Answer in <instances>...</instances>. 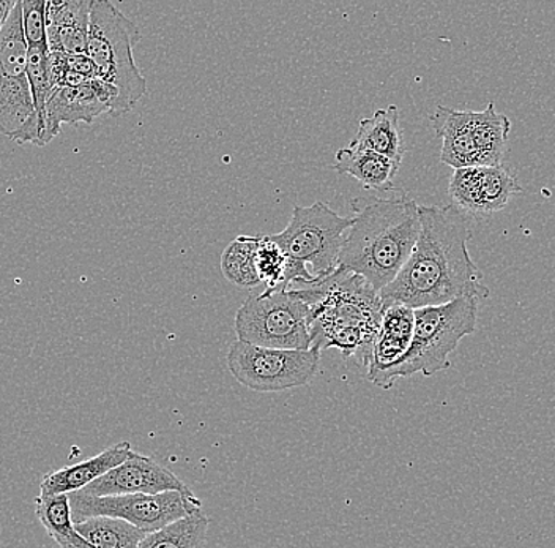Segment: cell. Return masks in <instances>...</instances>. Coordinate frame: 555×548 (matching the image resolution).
Segmentation results:
<instances>
[{"label": "cell", "mask_w": 555, "mask_h": 548, "mask_svg": "<svg viewBox=\"0 0 555 548\" xmlns=\"http://www.w3.org/2000/svg\"><path fill=\"white\" fill-rule=\"evenodd\" d=\"M418 241L397 279L380 291L382 307L399 304L416 310L461 297L486 300L489 288L468 252L466 215L453 204L418 206Z\"/></svg>", "instance_id": "obj_1"}, {"label": "cell", "mask_w": 555, "mask_h": 548, "mask_svg": "<svg viewBox=\"0 0 555 548\" xmlns=\"http://www.w3.org/2000/svg\"><path fill=\"white\" fill-rule=\"evenodd\" d=\"M352 225L338 269L363 277L377 293L397 279L420 234L418 204L405 195L350 200Z\"/></svg>", "instance_id": "obj_2"}, {"label": "cell", "mask_w": 555, "mask_h": 548, "mask_svg": "<svg viewBox=\"0 0 555 548\" xmlns=\"http://www.w3.org/2000/svg\"><path fill=\"white\" fill-rule=\"evenodd\" d=\"M312 286L311 348L319 353L336 348L346 359L359 357L364 367L370 366L384 311L379 293L363 277L341 269L315 280Z\"/></svg>", "instance_id": "obj_3"}, {"label": "cell", "mask_w": 555, "mask_h": 548, "mask_svg": "<svg viewBox=\"0 0 555 548\" xmlns=\"http://www.w3.org/2000/svg\"><path fill=\"white\" fill-rule=\"evenodd\" d=\"M139 41L137 24L114 3L92 0L86 55L95 68V78L119 92L117 116L133 110L147 92V81L133 58Z\"/></svg>", "instance_id": "obj_4"}, {"label": "cell", "mask_w": 555, "mask_h": 548, "mask_svg": "<svg viewBox=\"0 0 555 548\" xmlns=\"http://www.w3.org/2000/svg\"><path fill=\"white\" fill-rule=\"evenodd\" d=\"M477 319L478 301L474 297H461L437 307L416 308L411 348L388 373L382 390H390L398 380L416 373L433 377L450 369V354L456 352L461 340L474 334Z\"/></svg>", "instance_id": "obj_5"}, {"label": "cell", "mask_w": 555, "mask_h": 548, "mask_svg": "<svg viewBox=\"0 0 555 548\" xmlns=\"http://www.w3.org/2000/svg\"><path fill=\"white\" fill-rule=\"evenodd\" d=\"M311 304L300 286L253 294L235 315L241 342L272 349H311Z\"/></svg>", "instance_id": "obj_6"}, {"label": "cell", "mask_w": 555, "mask_h": 548, "mask_svg": "<svg viewBox=\"0 0 555 548\" xmlns=\"http://www.w3.org/2000/svg\"><path fill=\"white\" fill-rule=\"evenodd\" d=\"M21 2L0 30V133L17 144L40 145V127L27 79V44Z\"/></svg>", "instance_id": "obj_7"}, {"label": "cell", "mask_w": 555, "mask_h": 548, "mask_svg": "<svg viewBox=\"0 0 555 548\" xmlns=\"http://www.w3.org/2000/svg\"><path fill=\"white\" fill-rule=\"evenodd\" d=\"M352 217H343L322 201L311 206H294L293 217L284 231L269 235L287 258L312 266L314 276H332L338 269L339 252Z\"/></svg>", "instance_id": "obj_8"}, {"label": "cell", "mask_w": 555, "mask_h": 548, "mask_svg": "<svg viewBox=\"0 0 555 548\" xmlns=\"http://www.w3.org/2000/svg\"><path fill=\"white\" fill-rule=\"evenodd\" d=\"M73 522L106 515L125 520L145 533L171 525L191 513L203 511V502L193 492H163L155 495L90 496L69 494Z\"/></svg>", "instance_id": "obj_9"}, {"label": "cell", "mask_w": 555, "mask_h": 548, "mask_svg": "<svg viewBox=\"0 0 555 548\" xmlns=\"http://www.w3.org/2000/svg\"><path fill=\"white\" fill-rule=\"evenodd\" d=\"M321 366L318 349H272L232 343L228 369L238 384L255 392H283L307 386Z\"/></svg>", "instance_id": "obj_10"}, {"label": "cell", "mask_w": 555, "mask_h": 548, "mask_svg": "<svg viewBox=\"0 0 555 548\" xmlns=\"http://www.w3.org/2000/svg\"><path fill=\"white\" fill-rule=\"evenodd\" d=\"M522 192L515 173L506 166H478L454 169L449 195L461 213L491 215L508 204L509 197Z\"/></svg>", "instance_id": "obj_11"}, {"label": "cell", "mask_w": 555, "mask_h": 548, "mask_svg": "<svg viewBox=\"0 0 555 548\" xmlns=\"http://www.w3.org/2000/svg\"><path fill=\"white\" fill-rule=\"evenodd\" d=\"M119 92L100 79L76 88H55L47 103L43 145L61 133L62 125L92 124L102 114L117 116Z\"/></svg>", "instance_id": "obj_12"}, {"label": "cell", "mask_w": 555, "mask_h": 548, "mask_svg": "<svg viewBox=\"0 0 555 548\" xmlns=\"http://www.w3.org/2000/svg\"><path fill=\"white\" fill-rule=\"evenodd\" d=\"M81 492L90 496H124L190 492V488L171 470L133 450L124 463L107 471Z\"/></svg>", "instance_id": "obj_13"}, {"label": "cell", "mask_w": 555, "mask_h": 548, "mask_svg": "<svg viewBox=\"0 0 555 548\" xmlns=\"http://www.w3.org/2000/svg\"><path fill=\"white\" fill-rule=\"evenodd\" d=\"M414 335V310L405 305H390L382 311L379 334L371 352L367 378L377 387H384L388 373L401 362L411 348Z\"/></svg>", "instance_id": "obj_14"}, {"label": "cell", "mask_w": 555, "mask_h": 548, "mask_svg": "<svg viewBox=\"0 0 555 548\" xmlns=\"http://www.w3.org/2000/svg\"><path fill=\"white\" fill-rule=\"evenodd\" d=\"M92 0L47 2V41L50 53L86 54Z\"/></svg>", "instance_id": "obj_15"}, {"label": "cell", "mask_w": 555, "mask_h": 548, "mask_svg": "<svg viewBox=\"0 0 555 548\" xmlns=\"http://www.w3.org/2000/svg\"><path fill=\"white\" fill-rule=\"evenodd\" d=\"M431 124L437 137L442 140L440 162L454 169L481 166L480 152L472 130V111L439 105L431 114Z\"/></svg>", "instance_id": "obj_16"}, {"label": "cell", "mask_w": 555, "mask_h": 548, "mask_svg": "<svg viewBox=\"0 0 555 548\" xmlns=\"http://www.w3.org/2000/svg\"><path fill=\"white\" fill-rule=\"evenodd\" d=\"M131 453L133 449L130 443L121 442L107 447L92 459L44 474L40 482V495H69L85 490L87 485L124 463Z\"/></svg>", "instance_id": "obj_17"}, {"label": "cell", "mask_w": 555, "mask_h": 548, "mask_svg": "<svg viewBox=\"0 0 555 548\" xmlns=\"http://www.w3.org/2000/svg\"><path fill=\"white\" fill-rule=\"evenodd\" d=\"M349 148L371 151L401 163L404 157V138L399 127V111L395 105L380 107L366 119L360 120L356 138Z\"/></svg>", "instance_id": "obj_18"}, {"label": "cell", "mask_w": 555, "mask_h": 548, "mask_svg": "<svg viewBox=\"0 0 555 548\" xmlns=\"http://www.w3.org/2000/svg\"><path fill=\"white\" fill-rule=\"evenodd\" d=\"M399 166L401 163L376 152L345 148L336 152L333 169L338 175L352 176L362 183L363 189L391 192L395 190V177L398 175Z\"/></svg>", "instance_id": "obj_19"}, {"label": "cell", "mask_w": 555, "mask_h": 548, "mask_svg": "<svg viewBox=\"0 0 555 548\" xmlns=\"http://www.w3.org/2000/svg\"><path fill=\"white\" fill-rule=\"evenodd\" d=\"M472 130L480 152L481 166L502 165L505 157L512 120L489 103L483 111H472Z\"/></svg>", "instance_id": "obj_20"}, {"label": "cell", "mask_w": 555, "mask_h": 548, "mask_svg": "<svg viewBox=\"0 0 555 548\" xmlns=\"http://www.w3.org/2000/svg\"><path fill=\"white\" fill-rule=\"evenodd\" d=\"M35 513L48 536L61 548H95L75 531L68 495H40L35 498Z\"/></svg>", "instance_id": "obj_21"}, {"label": "cell", "mask_w": 555, "mask_h": 548, "mask_svg": "<svg viewBox=\"0 0 555 548\" xmlns=\"http://www.w3.org/2000/svg\"><path fill=\"white\" fill-rule=\"evenodd\" d=\"M75 531L95 548H139L149 533L113 517H89L75 523Z\"/></svg>", "instance_id": "obj_22"}, {"label": "cell", "mask_w": 555, "mask_h": 548, "mask_svg": "<svg viewBox=\"0 0 555 548\" xmlns=\"http://www.w3.org/2000/svg\"><path fill=\"white\" fill-rule=\"evenodd\" d=\"M262 235H238L221 256V270L229 282L241 288H256L260 282L256 270V252Z\"/></svg>", "instance_id": "obj_23"}, {"label": "cell", "mask_w": 555, "mask_h": 548, "mask_svg": "<svg viewBox=\"0 0 555 548\" xmlns=\"http://www.w3.org/2000/svg\"><path fill=\"white\" fill-rule=\"evenodd\" d=\"M207 530L206 513L194 512L165 528L149 533L139 548H201L206 540Z\"/></svg>", "instance_id": "obj_24"}, {"label": "cell", "mask_w": 555, "mask_h": 548, "mask_svg": "<svg viewBox=\"0 0 555 548\" xmlns=\"http://www.w3.org/2000/svg\"><path fill=\"white\" fill-rule=\"evenodd\" d=\"M27 79H29L35 113H37L38 127H40V145H43L47 103L52 92L48 47L27 48Z\"/></svg>", "instance_id": "obj_25"}, {"label": "cell", "mask_w": 555, "mask_h": 548, "mask_svg": "<svg viewBox=\"0 0 555 548\" xmlns=\"http://www.w3.org/2000/svg\"><path fill=\"white\" fill-rule=\"evenodd\" d=\"M287 256L276 242L269 235L260 238L258 252H256V270L260 282L266 284V291L278 290L284 286V272H286Z\"/></svg>", "instance_id": "obj_26"}, {"label": "cell", "mask_w": 555, "mask_h": 548, "mask_svg": "<svg viewBox=\"0 0 555 548\" xmlns=\"http://www.w3.org/2000/svg\"><path fill=\"white\" fill-rule=\"evenodd\" d=\"M21 20L27 48L48 47L47 41V2L44 0H23Z\"/></svg>", "instance_id": "obj_27"}, {"label": "cell", "mask_w": 555, "mask_h": 548, "mask_svg": "<svg viewBox=\"0 0 555 548\" xmlns=\"http://www.w3.org/2000/svg\"><path fill=\"white\" fill-rule=\"evenodd\" d=\"M16 5V0H0V30H2L3 24H5L7 18H9L10 12H12L13 7Z\"/></svg>", "instance_id": "obj_28"}]
</instances>
